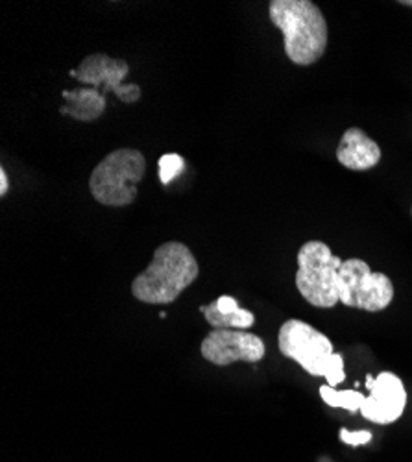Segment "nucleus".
<instances>
[{
	"mask_svg": "<svg viewBox=\"0 0 412 462\" xmlns=\"http://www.w3.org/2000/svg\"><path fill=\"white\" fill-rule=\"evenodd\" d=\"M198 274L200 266L189 246L169 241L154 250L152 263L132 282V294L150 305L172 303Z\"/></svg>",
	"mask_w": 412,
	"mask_h": 462,
	"instance_id": "nucleus-1",
	"label": "nucleus"
},
{
	"mask_svg": "<svg viewBox=\"0 0 412 462\" xmlns=\"http://www.w3.org/2000/svg\"><path fill=\"white\" fill-rule=\"evenodd\" d=\"M272 24L281 30L287 58L299 67L316 63L327 47V23L311 0H272Z\"/></svg>",
	"mask_w": 412,
	"mask_h": 462,
	"instance_id": "nucleus-2",
	"label": "nucleus"
},
{
	"mask_svg": "<svg viewBox=\"0 0 412 462\" xmlns=\"http://www.w3.org/2000/svg\"><path fill=\"white\" fill-rule=\"evenodd\" d=\"M279 352L296 361L307 374L325 377L333 389L346 381L344 359L333 352L331 340L304 320H287L278 335Z\"/></svg>",
	"mask_w": 412,
	"mask_h": 462,
	"instance_id": "nucleus-3",
	"label": "nucleus"
},
{
	"mask_svg": "<svg viewBox=\"0 0 412 462\" xmlns=\"http://www.w3.org/2000/svg\"><path fill=\"white\" fill-rule=\"evenodd\" d=\"M146 160L135 148H119L95 167L89 178L93 199L109 208H124L135 202L137 185L144 178Z\"/></svg>",
	"mask_w": 412,
	"mask_h": 462,
	"instance_id": "nucleus-4",
	"label": "nucleus"
},
{
	"mask_svg": "<svg viewBox=\"0 0 412 462\" xmlns=\"http://www.w3.org/2000/svg\"><path fill=\"white\" fill-rule=\"evenodd\" d=\"M343 261L322 241H309L298 252L296 287L307 303L331 310L339 301L336 276Z\"/></svg>",
	"mask_w": 412,
	"mask_h": 462,
	"instance_id": "nucleus-5",
	"label": "nucleus"
},
{
	"mask_svg": "<svg viewBox=\"0 0 412 462\" xmlns=\"http://www.w3.org/2000/svg\"><path fill=\"white\" fill-rule=\"evenodd\" d=\"M339 301L352 310L380 313L394 300V283L381 273H371L362 259L343 261L336 276Z\"/></svg>",
	"mask_w": 412,
	"mask_h": 462,
	"instance_id": "nucleus-6",
	"label": "nucleus"
},
{
	"mask_svg": "<svg viewBox=\"0 0 412 462\" xmlns=\"http://www.w3.org/2000/svg\"><path fill=\"white\" fill-rule=\"evenodd\" d=\"M130 65L124 60L109 58L105 54L86 56L77 70H70L72 79L89 86L102 88V93L114 91L115 97L124 104H135L141 98V88L137 84H126Z\"/></svg>",
	"mask_w": 412,
	"mask_h": 462,
	"instance_id": "nucleus-7",
	"label": "nucleus"
},
{
	"mask_svg": "<svg viewBox=\"0 0 412 462\" xmlns=\"http://www.w3.org/2000/svg\"><path fill=\"white\" fill-rule=\"evenodd\" d=\"M200 354L215 366L263 361L267 348L261 337L244 329H213L200 344Z\"/></svg>",
	"mask_w": 412,
	"mask_h": 462,
	"instance_id": "nucleus-8",
	"label": "nucleus"
},
{
	"mask_svg": "<svg viewBox=\"0 0 412 462\" xmlns=\"http://www.w3.org/2000/svg\"><path fill=\"white\" fill-rule=\"evenodd\" d=\"M370 396L361 407V414L373 421L389 426L401 418L407 407V391L401 379L392 372H381L378 377H366Z\"/></svg>",
	"mask_w": 412,
	"mask_h": 462,
	"instance_id": "nucleus-9",
	"label": "nucleus"
},
{
	"mask_svg": "<svg viewBox=\"0 0 412 462\" xmlns=\"http://www.w3.org/2000/svg\"><path fill=\"white\" fill-rule=\"evenodd\" d=\"M336 160L350 171H370L381 162V148L364 130L350 128L336 148Z\"/></svg>",
	"mask_w": 412,
	"mask_h": 462,
	"instance_id": "nucleus-10",
	"label": "nucleus"
},
{
	"mask_svg": "<svg viewBox=\"0 0 412 462\" xmlns=\"http://www.w3.org/2000/svg\"><path fill=\"white\" fill-rule=\"evenodd\" d=\"M200 313L213 329H250L255 324L252 311L243 310L233 296H218L209 305H202Z\"/></svg>",
	"mask_w": 412,
	"mask_h": 462,
	"instance_id": "nucleus-11",
	"label": "nucleus"
},
{
	"mask_svg": "<svg viewBox=\"0 0 412 462\" xmlns=\"http://www.w3.org/2000/svg\"><path fill=\"white\" fill-rule=\"evenodd\" d=\"M65 104L60 113L80 123H93L100 119L105 111V95L96 88H82L63 91Z\"/></svg>",
	"mask_w": 412,
	"mask_h": 462,
	"instance_id": "nucleus-12",
	"label": "nucleus"
},
{
	"mask_svg": "<svg viewBox=\"0 0 412 462\" xmlns=\"http://www.w3.org/2000/svg\"><path fill=\"white\" fill-rule=\"evenodd\" d=\"M320 396L327 405L346 409L350 412L361 411V407L366 400V396L357 393V391H336V389L329 387V384H324V387H320Z\"/></svg>",
	"mask_w": 412,
	"mask_h": 462,
	"instance_id": "nucleus-13",
	"label": "nucleus"
},
{
	"mask_svg": "<svg viewBox=\"0 0 412 462\" xmlns=\"http://www.w3.org/2000/svg\"><path fill=\"white\" fill-rule=\"evenodd\" d=\"M185 163L183 160L178 156V153H165V156L160 160V176L163 183L172 181L181 171H183Z\"/></svg>",
	"mask_w": 412,
	"mask_h": 462,
	"instance_id": "nucleus-14",
	"label": "nucleus"
},
{
	"mask_svg": "<svg viewBox=\"0 0 412 462\" xmlns=\"http://www.w3.org/2000/svg\"><path fill=\"white\" fill-rule=\"evenodd\" d=\"M341 440L348 446H362L366 442L371 440V433L370 431H348V430H341Z\"/></svg>",
	"mask_w": 412,
	"mask_h": 462,
	"instance_id": "nucleus-15",
	"label": "nucleus"
},
{
	"mask_svg": "<svg viewBox=\"0 0 412 462\" xmlns=\"http://www.w3.org/2000/svg\"><path fill=\"white\" fill-rule=\"evenodd\" d=\"M8 190H10V178L5 169H0V197L5 199L8 195Z\"/></svg>",
	"mask_w": 412,
	"mask_h": 462,
	"instance_id": "nucleus-16",
	"label": "nucleus"
},
{
	"mask_svg": "<svg viewBox=\"0 0 412 462\" xmlns=\"http://www.w3.org/2000/svg\"><path fill=\"white\" fill-rule=\"evenodd\" d=\"M399 5H403V6H412V0H401Z\"/></svg>",
	"mask_w": 412,
	"mask_h": 462,
	"instance_id": "nucleus-17",
	"label": "nucleus"
}]
</instances>
